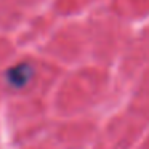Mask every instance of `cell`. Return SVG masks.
Here are the masks:
<instances>
[{
	"mask_svg": "<svg viewBox=\"0 0 149 149\" xmlns=\"http://www.w3.org/2000/svg\"><path fill=\"white\" fill-rule=\"evenodd\" d=\"M29 77H31L29 66H16V68H11L8 71V80L15 87H23L24 84H27Z\"/></svg>",
	"mask_w": 149,
	"mask_h": 149,
	"instance_id": "6da1fadb",
	"label": "cell"
}]
</instances>
